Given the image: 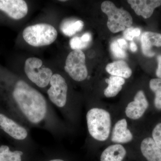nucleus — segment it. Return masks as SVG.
<instances>
[{
	"mask_svg": "<svg viewBox=\"0 0 161 161\" xmlns=\"http://www.w3.org/2000/svg\"><path fill=\"white\" fill-rule=\"evenodd\" d=\"M141 34V30L139 28H133L130 27L124 31V37L128 40L132 41L135 37L139 36Z\"/></svg>",
	"mask_w": 161,
	"mask_h": 161,
	"instance_id": "24",
	"label": "nucleus"
},
{
	"mask_svg": "<svg viewBox=\"0 0 161 161\" xmlns=\"http://www.w3.org/2000/svg\"><path fill=\"white\" fill-rule=\"evenodd\" d=\"M150 108V103L143 91L136 93L134 100L131 102L125 108L126 115L130 119L136 120L142 118Z\"/></svg>",
	"mask_w": 161,
	"mask_h": 161,
	"instance_id": "8",
	"label": "nucleus"
},
{
	"mask_svg": "<svg viewBox=\"0 0 161 161\" xmlns=\"http://www.w3.org/2000/svg\"><path fill=\"white\" fill-rule=\"evenodd\" d=\"M58 36L54 26L41 23L27 26L23 32V37L27 44L33 47L48 46L54 43Z\"/></svg>",
	"mask_w": 161,
	"mask_h": 161,
	"instance_id": "3",
	"label": "nucleus"
},
{
	"mask_svg": "<svg viewBox=\"0 0 161 161\" xmlns=\"http://www.w3.org/2000/svg\"><path fill=\"white\" fill-rule=\"evenodd\" d=\"M106 82L108 85L104 91V94L107 98H112L118 95L125 81L123 78L111 76L109 79H106Z\"/></svg>",
	"mask_w": 161,
	"mask_h": 161,
	"instance_id": "18",
	"label": "nucleus"
},
{
	"mask_svg": "<svg viewBox=\"0 0 161 161\" xmlns=\"http://www.w3.org/2000/svg\"><path fill=\"white\" fill-rule=\"evenodd\" d=\"M158 67L156 71V75L157 78L161 79V55L157 57Z\"/></svg>",
	"mask_w": 161,
	"mask_h": 161,
	"instance_id": "25",
	"label": "nucleus"
},
{
	"mask_svg": "<svg viewBox=\"0 0 161 161\" xmlns=\"http://www.w3.org/2000/svg\"><path fill=\"white\" fill-rule=\"evenodd\" d=\"M65 72L77 81H82L88 76L86 56L82 50H73L68 55L64 66Z\"/></svg>",
	"mask_w": 161,
	"mask_h": 161,
	"instance_id": "6",
	"label": "nucleus"
},
{
	"mask_svg": "<svg viewBox=\"0 0 161 161\" xmlns=\"http://www.w3.org/2000/svg\"><path fill=\"white\" fill-rule=\"evenodd\" d=\"M84 25V23L81 20L67 19L60 23V30L64 36L71 37L83 29Z\"/></svg>",
	"mask_w": 161,
	"mask_h": 161,
	"instance_id": "17",
	"label": "nucleus"
},
{
	"mask_svg": "<svg viewBox=\"0 0 161 161\" xmlns=\"http://www.w3.org/2000/svg\"><path fill=\"white\" fill-rule=\"evenodd\" d=\"M149 87L154 94L153 108L157 112H161V79L152 78L149 81Z\"/></svg>",
	"mask_w": 161,
	"mask_h": 161,
	"instance_id": "19",
	"label": "nucleus"
},
{
	"mask_svg": "<svg viewBox=\"0 0 161 161\" xmlns=\"http://www.w3.org/2000/svg\"><path fill=\"white\" fill-rule=\"evenodd\" d=\"M0 10L13 19L19 20L26 16L28 7L23 0H0Z\"/></svg>",
	"mask_w": 161,
	"mask_h": 161,
	"instance_id": "9",
	"label": "nucleus"
},
{
	"mask_svg": "<svg viewBox=\"0 0 161 161\" xmlns=\"http://www.w3.org/2000/svg\"><path fill=\"white\" fill-rule=\"evenodd\" d=\"M0 127L8 135L18 140L25 139L28 135L24 127L2 114H0Z\"/></svg>",
	"mask_w": 161,
	"mask_h": 161,
	"instance_id": "11",
	"label": "nucleus"
},
{
	"mask_svg": "<svg viewBox=\"0 0 161 161\" xmlns=\"http://www.w3.org/2000/svg\"><path fill=\"white\" fill-rule=\"evenodd\" d=\"M141 43L143 54L148 58H152L155 55L152 47H161V34L152 31L145 32L142 35Z\"/></svg>",
	"mask_w": 161,
	"mask_h": 161,
	"instance_id": "12",
	"label": "nucleus"
},
{
	"mask_svg": "<svg viewBox=\"0 0 161 161\" xmlns=\"http://www.w3.org/2000/svg\"><path fill=\"white\" fill-rule=\"evenodd\" d=\"M101 8L108 16L107 26L113 33L124 31L132 26L133 21L130 13L123 8H117L112 2L105 1L102 3Z\"/></svg>",
	"mask_w": 161,
	"mask_h": 161,
	"instance_id": "4",
	"label": "nucleus"
},
{
	"mask_svg": "<svg viewBox=\"0 0 161 161\" xmlns=\"http://www.w3.org/2000/svg\"><path fill=\"white\" fill-rule=\"evenodd\" d=\"M89 43L85 42L80 37L76 36L72 38L69 41V45L73 50H80L86 48Z\"/></svg>",
	"mask_w": 161,
	"mask_h": 161,
	"instance_id": "22",
	"label": "nucleus"
},
{
	"mask_svg": "<svg viewBox=\"0 0 161 161\" xmlns=\"http://www.w3.org/2000/svg\"><path fill=\"white\" fill-rule=\"evenodd\" d=\"M87 125L90 135L100 142L108 138L111 132V115L103 109L95 108L90 109L86 114Z\"/></svg>",
	"mask_w": 161,
	"mask_h": 161,
	"instance_id": "2",
	"label": "nucleus"
},
{
	"mask_svg": "<svg viewBox=\"0 0 161 161\" xmlns=\"http://www.w3.org/2000/svg\"><path fill=\"white\" fill-rule=\"evenodd\" d=\"M12 97L23 115L31 123H39L45 118L47 109L46 99L26 81L17 80L13 90Z\"/></svg>",
	"mask_w": 161,
	"mask_h": 161,
	"instance_id": "1",
	"label": "nucleus"
},
{
	"mask_svg": "<svg viewBox=\"0 0 161 161\" xmlns=\"http://www.w3.org/2000/svg\"><path fill=\"white\" fill-rule=\"evenodd\" d=\"M80 37L85 42L89 43L91 42L92 39V35L89 33L88 32L84 34Z\"/></svg>",
	"mask_w": 161,
	"mask_h": 161,
	"instance_id": "26",
	"label": "nucleus"
},
{
	"mask_svg": "<svg viewBox=\"0 0 161 161\" xmlns=\"http://www.w3.org/2000/svg\"><path fill=\"white\" fill-rule=\"evenodd\" d=\"M140 150L147 161H161V149L157 146L150 136H146L142 140Z\"/></svg>",
	"mask_w": 161,
	"mask_h": 161,
	"instance_id": "14",
	"label": "nucleus"
},
{
	"mask_svg": "<svg viewBox=\"0 0 161 161\" xmlns=\"http://www.w3.org/2000/svg\"><path fill=\"white\" fill-rule=\"evenodd\" d=\"M130 49L132 51V52H136L137 51V46H136V43H134V42L132 41L131 43H130Z\"/></svg>",
	"mask_w": 161,
	"mask_h": 161,
	"instance_id": "28",
	"label": "nucleus"
},
{
	"mask_svg": "<svg viewBox=\"0 0 161 161\" xmlns=\"http://www.w3.org/2000/svg\"><path fill=\"white\" fill-rule=\"evenodd\" d=\"M106 70L112 76L123 78H130L132 74L130 66L123 60H118L108 64L106 67Z\"/></svg>",
	"mask_w": 161,
	"mask_h": 161,
	"instance_id": "16",
	"label": "nucleus"
},
{
	"mask_svg": "<svg viewBox=\"0 0 161 161\" xmlns=\"http://www.w3.org/2000/svg\"><path fill=\"white\" fill-rule=\"evenodd\" d=\"M127 2L137 15L145 19L150 18L156 8L161 6V0H129Z\"/></svg>",
	"mask_w": 161,
	"mask_h": 161,
	"instance_id": "10",
	"label": "nucleus"
},
{
	"mask_svg": "<svg viewBox=\"0 0 161 161\" xmlns=\"http://www.w3.org/2000/svg\"><path fill=\"white\" fill-rule=\"evenodd\" d=\"M119 45L123 49H126L128 47V43L127 41L124 39H119L117 40Z\"/></svg>",
	"mask_w": 161,
	"mask_h": 161,
	"instance_id": "27",
	"label": "nucleus"
},
{
	"mask_svg": "<svg viewBox=\"0 0 161 161\" xmlns=\"http://www.w3.org/2000/svg\"><path fill=\"white\" fill-rule=\"evenodd\" d=\"M133 139L132 132L128 128L127 121L122 119L118 121L113 127L112 132V141L115 144H125Z\"/></svg>",
	"mask_w": 161,
	"mask_h": 161,
	"instance_id": "13",
	"label": "nucleus"
},
{
	"mask_svg": "<svg viewBox=\"0 0 161 161\" xmlns=\"http://www.w3.org/2000/svg\"><path fill=\"white\" fill-rule=\"evenodd\" d=\"M23 155L22 151L9 150L7 146H2L0 147V161H22L21 156Z\"/></svg>",
	"mask_w": 161,
	"mask_h": 161,
	"instance_id": "20",
	"label": "nucleus"
},
{
	"mask_svg": "<svg viewBox=\"0 0 161 161\" xmlns=\"http://www.w3.org/2000/svg\"><path fill=\"white\" fill-rule=\"evenodd\" d=\"M126 154L125 147L119 144H115L107 147L100 157L101 161H122Z\"/></svg>",
	"mask_w": 161,
	"mask_h": 161,
	"instance_id": "15",
	"label": "nucleus"
},
{
	"mask_svg": "<svg viewBox=\"0 0 161 161\" xmlns=\"http://www.w3.org/2000/svg\"><path fill=\"white\" fill-rule=\"evenodd\" d=\"M49 88L47 94L50 100L59 108H63L66 104L68 86L62 75L53 74L50 81Z\"/></svg>",
	"mask_w": 161,
	"mask_h": 161,
	"instance_id": "7",
	"label": "nucleus"
},
{
	"mask_svg": "<svg viewBox=\"0 0 161 161\" xmlns=\"http://www.w3.org/2000/svg\"><path fill=\"white\" fill-rule=\"evenodd\" d=\"M49 161H64L63 160L61 159H54L52 160Z\"/></svg>",
	"mask_w": 161,
	"mask_h": 161,
	"instance_id": "29",
	"label": "nucleus"
},
{
	"mask_svg": "<svg viewBox=\"0 0 161 161\" xmlns=\"http://www.w3.org/2000/svg\"><path fill=\"white\" fill-rule=\"evenodd\" d=\"M111 50L112 54L116 58H125L126 57V53L119 45L117 41H114L112 42L111 44Z\"/></svg>",
	"mask_w": 161,
	"mask_h": 161,
	"instance_id": "23",
	"label": "nucleus"
},
{
	"mask_svg": "<svg viewBox=\"0 0 161 161\" xmlns=\"http://www.w3.org/2000/svg\"><path fill=\"white\" fill-rule=\"evenodd\" d=\"M150 136L157 146L161 149V119L153 125L150 133Z\"/></svg>",
	"mask_w": 161,
	"mask_h": 161,
	"instance_id": "21",
	"label": "nucleus"
},
{
	"mask_svg": "<svg viewBox=\"0 0 161 161\" xmlns=\"http://www.w3.org/2000/svg\"><path fill=\"white\" fill-rule=\"evenodd\" d=\"M24 70L28 79L41 88L46 87L49 84L53 75L52 69L43 65L42 60L36 57L26 59Z\"/></svg>",
	"mask_w": 161,
	"mask_h": 161,
	"instance_id": "5",
	"label": "nucleus"
}]
</instances>
